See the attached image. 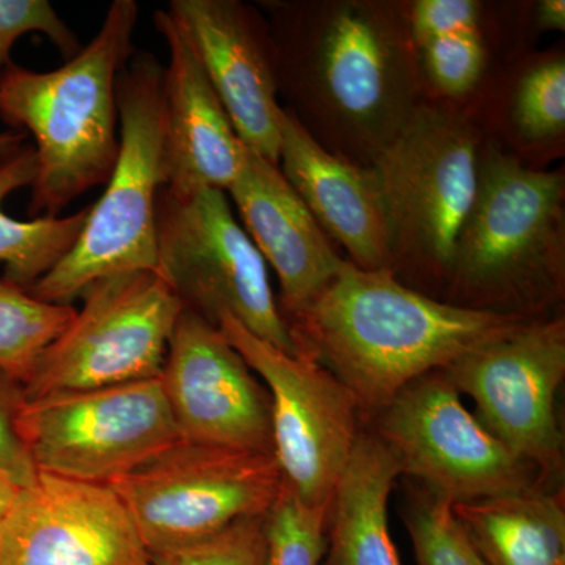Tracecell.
Segmentation results:
<instances>
[{"label": "cell", "mask_w": 565, "mask_h": 565, "mask_svg": "<svg viewBox=\"0 0 565 565\" xmlns=\"http://www.w3.org/2000/svg\"><path fill=\"white\" fill-rule=\"evenodd\" d=\"M217 327L269 393L273 452L282 482L305 504L330 509L359 440L355 397L310 353L281 351L230 315H222Z\"/></svg>", "instance_id": "8fae6325"}, {"label": "cell", "mask_w": 565, "mask_h": 565, "mask_svg": "<svg viewBox=\"0 0 565 565\" xmlns=\"http://www.w3.org/2000/svg\"><path fill=\"white\" fill-rule=\"evenodd\" d=\"M484 139L468 107L426 102L371 166L388 223L390 273L435 299L445 297Z\"/></svg>", "instance_id": "5b68a950"}, {"label": "cell", "mask_w": 565, "mask_h": 565, "mask_svg": "<svg viewBox=\"0 0 565 565\" xmlns=\"http://www.w3.org/2000/svg\"><path fill=\"white\" fill-rule=\"evenodd\" d=\"M158 270L184 310L217 326L222 315L288 353H297L267 264L217 189L158 199Z\"/></svg>", "instance_id": "52a82bcc"}, {"label": "cell", "mask_w": 565, "mask_h": 565, "mask_svg": "<svg viewBox=\"0 0 565 565\" xmlns=\"http://www.w3.org/2000/svg\"><path fill=\"white\" fill-rule=\"evenodd\" d=\"M159 381L182 440L274 455L269 393L214 323L182 310Z\"/></svg>", "instance_id": "5bb4252c"}, {"label": "cell", "mask_w": 565, "mask_h": 565, "mask_svg": "<svg viewBox=\"0 0 565 565\" xmlns=\"http://www.w3.org/2000/svg\"><path fill=\"white\" fill-rule=\"evenodd\" d=\"M530 21L535 39L550 32L564 33V0H537V2H531Z\"/></svg>", "instance_id": "4dcf8cb0"}, {"label": "cell", "mask_w": 565, "mask_h": 565, "mask_svg": "<svg viewBox=\"0 0 565 565\" xmlns=\"http://www.w3.org/2000/svg\"><path fill=\"white\" fill-rule=\"evenodd\" d=\"M451 509L487 565H565L563 500L541 487Z\"/></svg>", "instance_id": "603a6c76"}, {"label": "cell", "mask_w": 565, "mask_h": 565, "mask_svg": "<svg viewBox=\"0 0 565 565\" xmlns=\"http://www.w3.org/2000/svg\"><path fill=\"white\" fill-rule=\"evenodd\" d=\"M241 141L278 166L280 114L269 24L241 0H172Z\"/></svg>", "instance_id": "2e32d148"}, {"label": "cell", "mask_w": 565, "mask_h": 565, "mask_svg": "<svg viewBox=\"0 0 565 565\" xmlns=\"http://www.w3.org/2000/svg\"><path fill=\"white\" fill-rule=\"evenodd\" d=\"M531 2L407 0L427 102L470 107L498 71L534 51Z\"/></svg>", "instance_id": "e0dca14e"}, {"label": "cell", "mask_w": 565, "mask_h": 565, "mask_svg": "<svg viewBox=\"0 0 565 565\" xmlns=\"http://www.w3.org/2000/svg\"><path fill=\"white\" fill-rule=\"evenodd\" d=\"M278 98L305 131L360 167L411 121L424 96L407 0H262Z\"/></svg>", "instance_id": "6da1fadb"}, {"label": "cell", "mask_w": 565, "mask_h": 565, "mask_svg": "<svg viewBox=\"0 0 565 565\" xmlns=\"http://www.w3.org/2000/svg\"><path fill=\"white\" fill-rule=\"evenodd\" d=\"M25 134L21 131L0 132V166L13 158L24 147Z\"/></svg>", "instance_id": "1f68e13d"}, {"label": "cell", "mask_w": 565, "mask_h": 565, "mask_svg": "<svg viewBox=\"0 0 565 565\" xmlns=\"http://www.w3.org/2000/svg\"><path fill=\"white\" fill-rule=\"evenodd\" d=\"M18 487L11 484L7 479L0 478V520L3 519L6 512L9 511L10 504L13 503L18 493Z\"/></svg>", "instance_id": "d6a6232c"}, {"label": "cell", "mask_w": 565, "mask_h": 565, "mask_svg": "<svg viewBox=\"0 0 565 565\" xmlns=\"http://www.w3.org/2000/svg\"><path fill=\"white\" fill-rule=\"evenodd\" d=\"M35 178L33 147H22L0 166V263L6 269L3 278L24 289L35 285L73 248L90 212L88 206L68 217H10L3 203L11 193L32 185Z\"/></svg>", "instance_id": "cb8c5ba5"}, {"label": "cell", "mask_w": 565, "mask_h": 565, "mask_svg": "<svg viewBox=\"0 0 565 565\" xmlns=\"http://www.w3.org/2000/svg\"><path fill=\"white\" fill-rule=\"evenodd\" d=\"M20 433L36 470L110 484L180 438L161 381L25 399Z\"/></svg>", "instance_id": "30bf717a"}, {"label": "cell", "mask_w": 565, "mask_h": 565, "mask_svg": "<svg viewBox=\"0 0 565 565\" xmlns=\"http://www.w3.org/2000/svg\"><path fill=\"white\" fill-rule=\"evenodd\" d=\"M81 297V310L22 385L25 399L161 375L184 307L158 270L102 278Z\"/></svg>", "instance_id": "9c48e42d"}, {"label": "cell", "mask_w": 565, "mask_h": 565, "mask_svg": "<svg viewBox=\"0 0 565 565\" xmlns=\"http://www.w3.org/2000/svg\"><path fill=\"white\" fill-rule=\"evenodd\" d=\"M28 33L46 35L68 61L82 50L77 36L47 0H0V71L11 63V47Z\"/></svg>", "instance_id": "f1b7e54d"}, {"label": "cell", "mask_w": 565, "mask_h": 565, "mask_svg": "<svg viewBox=\"0 0 565 565\" xmlns=\"http://www.w3.org/2000/svg\"><path fill=\"white\" fill-rule=\"evenodd\" d=\"M24 401L22 385L0 371V478L18 489L33 484L39 476L20 433Z\"/></svg>", "instance_id": "f546056e"}, {"label": "cell", "mask_w": 565, "mask_h": 565, "mask_svg": "<svg viewBox=\"0 0 565 565\" xmlns=\"http://www.w3.org/2000/svg\"><path fill=\"white\" fill-rule=\"evenodd\" d=\"M71 305L47 303L28 289L0 280V371L24 385L41 353L70 326Z\"/></svg>", "instance_id": "d4e9b609"}, {"label": "cell", "mask_w": 565, "mask_h": 565, "mask_svg": "<svg viewBox=\"0 0 565 565\" xmlns=\"http://www.w3.org/2000/svg\"><path fill=\"white\" fill-rule=\"evenodd\" d=\"M444 373L457 392L473 397L479 423L530 463L539 482L559 478L564 444L555 401L565 377L563 316L523 322Z\"/></svg>", "instance_id": "4fadbf2b"}, {"label": "cell", "mask_w": 565, "mask_h": 565, "mask_svg": "<svg viewBox=\"0 0 565 565\" xmlns=\"http://www.w3.org/2000/svg\"><path fill=\"white\" fill-rule=\"evenodd\" d=\"M531 319L457 307L397 280L390 270L343 264L318 297L289 319L297 352L337 375L375 415L423 375L444 371Z\"/></svg>", "instance_id": "7a4b0ae2"}, {"label": "cell", "mask_w": 565, "mask_h": 565, "mask_svg": "<svg viewBox=\"0 0 565 565\" xmlns=\"http://www.w3.org/2000/svg\"><path fill=\"white\" fill-rule=\"evenodd\" d=\"M278 169L348 262L364 270H390L388 223L371 167L323 150L281 107Z\"/></svg>", "instance_id": "ffe728a7"}, {"label": "cell", "mask_w": 565, "mask_h": 565, "mask_svg": "<svg viewBox=\"0 0 565 565\" xmlns=\"http://www.w3.org/2000/svg\"><path fill=\"white\" fill-rule=\"evenodd\" d=\"M162 74L154 55L137 51L118 74L117 163L76 244L28 288L36 299L71 305L102 278L158 267L156 212L167 184Z\"/></svg>", "instance_id": "8992f818"}, {"label": "cell", "mask_w": 565, "mask_h": 565, "mask_svg": "<svg viewBox=\"0 0 565 565\" xmlns=\"http://www.w3.org/2000/svg\"><path fill=\"white\" fill-rule=\"evenodd\" d=\"M139 11L134 0H114L95 39L61 68L11 62L0 71V120L35 139L31 217H58L109 181L120 151L117 79L136 52Z\"/></svg>", "instance_id": "3957f363"}, {"label": "cell", "mask_w": 565, "mask_h": 565, "mask_svg": "<svg viewBox=\"0 0 565 565\" xmlns=\"http://www.w3.org/2000/svg\"><path fill=\"white\" fill-rule=\"evenodd\" d=\"M399 465L375 434L360 433L334 489L321 565H403L388 525Z\"/></svg>", "instance_id": "7402d4cb"}, {"label": "cell", "mask_w": 565, "mask_h": 565, "mask_svg": "<svg viewBox=\"0 0 565 565\" xmlns=\"http://www.w3.org/2000/svg\"><path fill=\"white\" fill-rule=\"evenodd\" d=\"M329 509L299 500L282 482L277 500L264 516L266 565H321L327 548Z\"/></svg>", "instance_id": "484cf974"}, {"label": "cell", "mask_w": 565, "mask_h": 565, "mask_svg": "<svg viewBox=\"0 0 565 565\" xmlns=\"http://www.w3.org/2000/svg\"><path fill=\"white\" fill-rule=\"evenodd\" d=\"M281 484L274 455L178 438L107 486L156 555L202 542L241 520L266 516Z\"/></svg>", "instance_id": "ba28073f"}, {"label": "cell", "mask_w": 565, "mask_h": 565, "mask_svg": "<svg viewBox=\"0 0 565 565\" xmlns=\"http://www.w3.org/2000/svg\"><path fill=\"white\" fill-rule=\"evenodd\" d=\"M128 509L107 484L41 473L0 520V565H150Z\"/></svg>", "instance_id": "9a60e30c"}, {"label": "cell", "mask_w": 565, "mask_h": 565, "mask_svg": "<svg viewBox=\"0 0 565 565\" xmlns=\"http://www.w3.org/2000/svg\"><path fill=\"white\" fill-rule=\"evenodd\" d=\"M379 440L401 468L449 504L539 487L537 471L465 407L444 371L416 379L377 415Z\"/></svg>", "instance_id": "7c38bea8"}, {"label": "cell", "mask_w": 565, "mask_h": 565, "mask_svg": "<svg viewBox=\"0 0 565 565\" xmlns=\"http://www.w3.org/2000/svg\"><path fill=\"white\" fill-rule=\"evenodd\" d=\"M169 47L162 74L166 191L177 195L217 189L228 192L247 147L234 131L184 25L170 10L154 13Z\"/></svg>", "instance_id": "ac0fdd59"}, {"label": "cell", "mask_w": 565, "mask_h": 565, "mask_svg": "<svg viewBox=\"0 0 565 565\" xmlns=\"http://www.w3.org/2000/svg\"><path fill=\"white\" fill-rule=\"evenodd\" d=\"M418 565H487L471 544L451 504L427 493L405 516Z\"/></svg>", "instance_id": "4316f807"}, {"label": "cell", "mask_w": 565, "mask_h": 565, "mask_svg": "<svg viewBox=\"0 0 565 565\" xmlns=\"http://www.w3.org/2000/svg\"><path fill=\"white\" fill-rule=\"evenodd\" d=\"M470 110L486 139L526 166L550 169L565 150L564 46L508 63Z\"/></svg>", "instance_id": "44dd1931"}, {"label": "cell", "mask_w": 565, "mask_h": 565, "mask_svg": "<svg viewBox=\"0 0 565 565\" xmlns=\"http://www.w3.org/2000/svg\"><path fill=\"white\" fill-rule=\"evenodd\" d=\"M264 516L233 523L196 544L151 555L150 565H266Z\"/></svg>", "instance_id": "83f0119b"}, {"label": "cell", "mask_w": 565, "mask_h": 565, "mask_svg": "<svg viewBox=\"0 0 565 565\" xmlns=\"http://www.w3.org/2000/svg\"><path fill=\"white\" fill-rule=\"evenodd\" d=\"M565 282V172L534 169L492 140L479 151L473 204L457 237L444 300L548 318Z\"/></svg>", "instance_id": "277c9868"}, {"label": "cell", "mask_w": 565, "mask_h": 565, "mask_svg": "<svg viewBox=\"0 0 565 565\" xmlns=\"http://www.w3.org/2000/svg\"><path fill=\"white\" fill-rule=\"evenodd\" d=\"M230 196L252 243L280 282L286 323L308 307L340 273L345 258L329 239L278 166L245 151Z\"/></svg>", "instance_id": "d6986e66"}]
</instances>
